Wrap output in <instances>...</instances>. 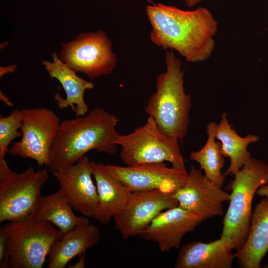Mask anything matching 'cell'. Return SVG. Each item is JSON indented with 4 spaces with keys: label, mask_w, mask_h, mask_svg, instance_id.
<instances>
[{
    "label": "cell",
    "mask_w": 268,
    "mask_h": 268,
    "mask_svg": "<svg viewBox=\"0 0 268 268\" xmlns=\"http://www.w3.org/2000/svg\"><path fill=\"white\" fill-rule=\"evenodd\" d=\"M60 189L43 196L32 217L51 223L62 234L67 233L77 226L89 223L85 216H78Z\"/></svg>",
    "instance_id": "obj_21"
},
{
    "label": "cell",
    "mask_w": 268,
    "mask_h": 268,
    "mask_svg": "<svg viewBox=\"0 0 268 268\" xmlns=\"http://www.w3.org/2000/svg\"><path fill=\"white\" fill-rule=\"evenodd\" d=\"M233 249L225 239L209 243L193 241L180 248L176 268H231L235 259Z\"/></svg>",
    "instance_id": "obj_16"
},
{
    "label": "cell",
    "mask_w": 268,
    "mask_h": 268,
    "mask_svg": "<svg viewBox=\"0 0 268 268\" xmlns=\"http://www.w3.org/2000/svg\"><path fill=\"white\" fill-rule=\"evenodd\" d=\"M119 121L115 115L95 107L84 116L61 122L50 151L49 171L71 166L91 150L115 154Z\"/></svg>",
    "instance_id": "obj_2"
},
{
    "label": "cell",
    "mask_w": 268,
    "mask_h": 268,
    "mask_svg": "<svg viewBox=\"0 0 268 268\" xmlns=\"http://www.w3.org/2000/svg\"><path fill=\"white\" fill-rule=\"evenodd\" d=\"M98 200L93 218L107 225L123 205L131 191L114 178L102 163L91 162Z\"/></svg>",
    "instance_id": "obj_18"
},
{
    "label": "cell",
    "mask_w": 268,
    "mask_h": 268,
    "mask_svg": "<svg viewBox=\"0 0 268 268\" xmlns=\"http://www.w3.org/2000/svg\"><path fill=\"white\" fill-rule=\"evenodd\" d=\"M144 0L146 1L147 3H148L149 4H154L152 0Z\"/></svg>",
    "instance_id": "obj_30"
},
{
    "label": "cell",
    "mask_w": 268,
    "mask_h": 268,
    "mask_svg": "<svg viewBox=\"0 0 268 268\" xmlns=\"http://www.w3.org/2000/svg\"><path fill=\"white\" fill-rule=\"evenodd\" d=\"M173 196L180 207L196 213L204 220L223 215V203L230 193L192 166L182 186Z\"/></svg>",
    "instance_id": "obj_12"
},
{
    "label": "cell",
    "mask_w": 268,
    "mask_h": 268,
    "mask_svg": "<svg viewBox=\"0 0 268 268\" xmlns=\"http://www.w3.org/2000/svg\"><path fill=\"white\" fill-rule=\"evenodd\" d=\"M215 136L221 143L223 155L230 159L229 166L224 173L225 176L234 175L242 168L251 157L248 151L249 145L259 140V137L255 135L249 134L245 137L239 135L229 122L226 112L222 114L220 121L217 124Z\"/></svg>",
    "instance_id": "obj_20"
},
{
    "label": "cell",
    "mask_w": 268,
    "mask_h": 268,
    "mask_svg": "<svg viewBox=\"0 0 268 268\" xmlns=\"http://www.w3.org/2000/svg\"><path fill=\"white\" fill-rule=\"evenodd\" d=\"M49 178L46 169L32 166L20 173L0 159V223L32 217L43 196L42 188Z\"/></svg>",
    "instance_id": "obj_5"
},
{
    "label": "cell",
    "mask_w": 268,
    "mask_h": 268,
    "mask_svg": "<svg viewBox=\"0 0 268 268\" xmlns=\"http://www.w3.org/2000/svg\"><path fill=\"white\" fill-rule=\"evenodd\" d=\"M152 27L150 39L164 50H175L189 62H199L212 54L218 23L206 8L183 10L162 3L145 8Z\"/></svg>",
    "instance_id": "obj_1"
},
{
    "label": "cell",
    "mask_w": 268,
    "mask_h": 268,
    "mask_svg": "<svg viewBox=\"0 0 268 268\" xmlns=\"http://www.w3.org/2000/svg\"><path fill=\"white\" fill-rule=\"evenodd\" d=\"M9 244L7 231L4 226L0 227V268L9 267Z\"/></svg>",
    "instance_id": "obj_24"
},
{
    "label": "cell",
    "mask_w": 268,
    "mask_h": 268,
    "mask_svg": "<svg viewBox=\"0 0 268 268\" xmlns=\"http://www.w3.org/2000/svg\"><path fill=\"white\" fill-rule=\"evenodd\" d=\"M217 124L214 122L209 123L206 128L208 138L206 143L199 150L192 151L189 158L199 164L208 179L222 188L225 176L221 170L224 167L225 156L221 143L216 141L215 136Z\"/></svg>",
    "instance_id": "obj_22"
},
{
    "label": "cell",
    "mask_w": 268,
    "mask_h": 268,
    "mask_svg": "<svg viewBox=\"0 0 268 268\" xmlns=\"http://www.w3.org/2000/svg\"><path fill=\"white\" fill-rule=\"evenodd\" d=\"M234 176L226 187L231 193L221 237L237 251L243 245L249 232L254 195L261 186L268 183V166L251 157Z\"/></svg>",
    "instance_id": "obj_4"
},
{
    "label": "cell",
    "mask_w": 268,
    "mask_h": 268,
    "mask_svg": "<svg viewBox=\"0 0 268 268\" xmlns=\"http://www.w3.org/2000/svg\"><path fill=\"white\" fill-rule=\"evenodd\" d=\"M23 111L14 109L8 116H0V159L4 158L10 144L16 138L21 137V127Z\"/></svg>",
    "instance_id": "obj_23"
},
{
    "label": "cell",
    "mask_w": 268,
    "mask_h": 268,
    "mask_svg": "<svg viewBox=\"0 0 268 268\" xmlns=\"http://www.w3.org/2000/svg\"><path fill=\"white\" fill-rule=\"evenodd\" d=\"M108 172L131 192L159 190L174 194L186 178V169L164 163L121 166L105 165Z\"/></svg>",
    "instance_id": "obj_11"
},
{
    "label": "cell",
    "mask_w": 268,
    "mask_h": 268,
    "mask_svg": "<svg viewBox=\"0 0 268 268\" xmlns=\"http://www.w3.org/2000/svg\"><path fill=\"white\" fill-rule=\"evenodd\" d=\"M256 194L262 197H268V183L261 186L257 191Z\"/></svg>",
    "instance_id": "obj_26"
},
{
    "label": "cell",
    "mask_w": 268,
    "mask_h": 268,
    "mask_svg": "<svg viewBox=\"0 0 268 268\" xmlns=\"http://www.w3.org/2000/svg\"><path fill=\"white\" fill-rule=\"evenodd\" d=\"M9 267L42 268L62 233L51 223L30 217L7 222Z\"/></svg>",
    "instance_id": "obj_7"
},
{
    "label": "cell",
    "mask_w": 268,
    "mask_h": 268,
    "mask_svg": "<svg viewBox=\"0 0 268 268\" xmlns=\"http://www.w3.org/2000/svg\"><path fill=\"white\" fill-rule=\"evenodd\" d=\"M79 260L73 265H69L71 268H85V253L80 255Z\"/></svg>",
    "instance_id": "obj_25"
},
{
    "label": "cell",
    "mask_w": 268,
    "mask_h": 268,
    "mask_svg": "<svg viewBox=\"0 0 268 268\" xmlns=\"http://www.w3.org/2000/svg\"><path fill=\"white\" fill-rule=\"evenodd\" d=\"M186 5L190 8H192L200 2L201 0H183Z\"/></svg>",
    "instance_id": "obj_28"
},
{
    "label": "cell",
    "mask_w": 268,
    "mask_h": 268,
    "mask_svg": "<svg viewBox=\"0 0 268 268\" xmlns=\"http://www.w3.org/2000/svg\"><path fill=\"white\" fill-rule=\"evenodd\" d=\"M52 174L74 210L85 217H93L98 196L89 158L85 155L74 164L60 169Z\"/></svg>",
    "instance_id": "obj_13"
},
{
    "label": "cell",
    "mask_w": 268,
    "mask_h": 268,
    "mask_svg": "<svg viewBox=\"0 0 268 268\" xmlns=\"http://www.w3.org/2000/svg\"><path fill=\"white\" fill-rule=\"evenodd\" d=\"M16 67L15 66H10L6 70H0V77L6 73H12L15 70Z\"/></svg>",
    "instance_id": "obj_29"
},
{
    "label": "cell",
    "mask_w": 268,
    "mask_h": 268,
    "mask_svg": "<svg viewBox=\"0 0 268 268\" xmlns=\"http://www.w3.org/2000/svg\"><path fill=\"white\" fill-rule=\"evenodd\" d=\"M165 60L166 71L156 77V92L149 98L145 111L163 134L182 143L190 123L191 96L185 92L180 60L171 50L166 52Z\"/></svg>",
    "instance_id": "obj_3"
},
{
    "label": "cell",
    "mask_w": 268,
    "mask_h": 268,
    "mask_svg": "<svg viewBox=\"0 0 268 268\" xmlns=\"http://www.w3.org/2000/svg\"><path fill=\"white\" fill-rule=\"evenodd\" d=\"M178 205L173 194L159 190L132 192L113 217L115 228L124 240L139 236L159 213Z\"/></svg>",
    "instance_id": "obj_10"
},
{
    "label": "cell",
    "mask_w": 268,
    "mask_h": 268,
    "mask_svg": "<svg viewBox=\"0 0 268 268\" xmlns=\"http://www.w3.org/2000/svg\"><path fill=\"white\" fill-rule=\"evenodd\" d=\"M52 59V62L45 60L42 64L50 78L56 79L65 92V98L58 93L54 95L57 107L60 109L70 107L77 117L85 115L88 113V106L84 100V93L93 89L94 85L79 77L77 72L62 61L56 53H53Z\"/></svg>",
    "instance_id": "obj_15"
},
{
    "label": "cell",
    "mask_w": 268,
    "mask_h": 268,
    "mask_svg": "<svg viewBox=\"0 0 268 268\" xmlns=\"http://www.w3.org/2000/svg\"><path fill=\"white\" fill-rule=\"evenodd\" d=\"M21 139L13 143L7 153L35 160L39 166H48L49 154L60 124L51 110L43 107L23 109Z\"/></svg>",
    "instance_id": "obj_9"
},
{
    "label": "cell",
    "mask_w": 268,
    "mask_h": 268,
    "mask_svg": "<svg viewBox=\"0 0 268 268\" xmlns=\"http://www.w3.org/2000/svg\"><path fill=\"white\" fill-rule=\"evenodd\" d=\"M100 239L99 228L89 223L80 224L63 234L48 256V268H64L75 257L95 246Z\"/></svg>",
    "instance_id": "obj_19"
},
{
    "label": "cell",
    "mask_w": 268,
    "mask_h": 268,
    "mask_svg": "<svg viewBox=\"0 0 268 268\" xmlns=\"http://www.w3.org/2000/svg\"><path fill=\"white\" fill-rule=\"evenodd\" d=\"M268 251V197H264L255 206L247 237L235 259L239 268H260Z\"/></svg>",
    "instance_id": "obj_17"
},
{
    "label": "cell",
    "mask_w": 268,
    "mask_h": 268,
    "mask_svg": "<svg viewBox=\"0 0 268 268\" xmlns=\"http://www.w3.org/2000/svg\"><path fill=\"white\" fill-rule=\"evenodd\" d=\"M0 100L4 103L7 106L9 107H12L13 106V103L1 91L0 92Z\"/></svg>",
    "instance_id": "obj_27"
},
{
    "label": "cell",
    "mask_w": 268,
    "mask_h": 268,
    "mask_svg": "<svg viewBox=\"0 0 268 268\" xmlns=\"http://www.w3.org/2000/svg\"><path fill=\"white\" fill-rule=\"evenodd\" d=\"M179 142L163 134L150 116L143 125L130 134H120L114 141L121 147L120 156L127 166L168 162L173 167L186 169Z\"/></svg>",
    "instance_id": "obj_6"
},
{
    "label": "cell",
    "mask_w": 268,
    "mask_h": 268,
    "mask_svg": "<svg viewBox=\"0 0 268 268\" xmlns=\"http://www.w3.org/2000/svg\"><path fill=\"white\" fill-rule=\"evenodd\" d=\"M59 56L70 68L90 79L111 74L117 61L111 41L103 30L82 33L73 41L62 43Z\"/></svg>",
    "instance_id": "obj_8"
},
{
    "label": "cell",
    "mask_w": 268,
    "mask_h": 268,
    "mask_svg": "<svg viewBox=\"0 0 268 268\" xmlns=\"http://www.w3.org/2000/svg\"><path fill=\"white\" fill-rule=\"evenodd\" d=\"M204 220L199 215L177 206L159 213L139 236L156 243L160 250L179 248L184 236Z\"/></svg>",
    "instance_id": "obj_14"
}]
</instances>
